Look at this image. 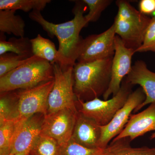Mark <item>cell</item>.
<instances>
[{"instance_id": "52a82bcc", "label": "cell", "mask_w": 155, "mask_h": 155, "mask_svg": "<svg viewBox=\"0 0 155 155\" xmlns=\"http://www.w3.org/2000/svg\"><path fill=\"white\" fill-rule=\"evenodd\" d=\"M53 67L54 82L48 98L47 114L64 109L78 112L74 91L73 67L64 70L57 63Z\"/></svg>"}, {"instance_id": "cb8c5ba5", "label": "cell", "mask_w": 155, "mask_h": 155, "mask_svg": "<svg viewBox=\"0 0 155 155\" xmlns=\"http://www.w3.org/2000/svg\"><path fill=\"white\" fill-rule=\"evenodd\" d=\"M61 147L62 155H102L104 150L86 147L78 144L71 139Z\"/></svg>"}, {"instance_id": "7402d4cb", "label": "cell", "mask_w": 155, "mask_h": 155, "mask_svg": "<svg viewBox=\"0 0 155 155\" xmlns=\"http://www.w3.org/2000/svg\"><path fill=\"white\" fill-rule=\"evenodd\" d=\"M29 155H62L61 147L54 139L43 134L37 139Z\"/></svg>"}, {"instance_id": "83f0119b", "label": "cell", "mask_w": 155, "mask_h": 155, "mask_svg": "<svg viewBox=\"0 0 155 155\" xmlns=\"http://www.w3.org/2000/svg\"><path fill=\"white\" fill-rule=\"evenodd\" d=\"M140 11L143 14H153L155 12V0H141L139 4Z\"/></svg>"}, {"instance_id": "d4e9b609", "label": "cell", "mask_w": 155, "mask_h": 155, "mask_svg": "<svg viewBox=\"0 0 155 155\" xmlns=\"http://www.w3.org/2000/svg\"><path fill=\"white\" fill-rule=\"evenodd\" d=\"M82 1L88 8V13L84 16L88 23L96 22L98 20L103 11L112 2V1L110 0H83Z\"/></svg>"}, {"instance_id": "7c38bea8", "label": "cell", "mask_w": 155, "mask_h": 155, "mask_svg": "<svg viewBox=\"0 0 155 155\" xmlns=\"http://www.w3.org/2000/svg\"><path fill=\"white\" fill-rule=\"evenodd\" d=\"M44 116L45 115L41 114H35L20 121L10 154L29 153L41 133Z\"/></svg>"}, {"instance_id": "f546056e", "label": "cell", "mask_w": 155, "mask_h": 155, "mask_svg": "<svg viewBox=\"0 0 155 155\" xmlns=\"http://www.w3.org/2000/svg\"><path fill=\"white\" fill-rule=\"evenodd\" d=\"M155 138V132L153 134L151 135L150 137V139L152 140L153 139Z\"/></svg>"}, {"instance_id": "7a4b0ae2", "label": "cell", "mask_w": 155, "mask_h": 155, "mask_svg": "<svg viewBox=\"0 0 155 155\" xmlns=\"http://www.w3.org/2000/svg\"><path fill=\"white\" fill-rule=\"evenodd\" d=\"M113 59L76 63L73 67L74 91L78 101H87L104 95L110 82Z\"/></svg>"}, {"instance_id": "ac0fdd59", "label": "cell", "mask_w": 155, "mask_h": 155, "mask_svg": "<svg viewBox=\"0 0 155 155\" xmlns=\"http://www.w3.org/2000/svg\"><path fill=\"white\" fill-rule=\"evenodd\" d=\"M130 142L127 138L112 141L103 150L102 155H155V147H132Z\"/></svg>"}, {"instance_id": "f1b7e54d", "label": "cell", "mask_w": 155, "mask_h": 155, "mask_svg": "<svg viewBox=\"0 0 155 155\" xmlns=\"http://www.w3.org/2000/svg\"><path fill=\"white\" fill-rule=\"evenodd\" d=\"M9 155H29V153H16L11 154Z\"/></svg>"}, {"instance_id": "6da1fadb", "label": "cell", "mask_w": 155, "mask_h": 155, "mask_svg": "<svg viewBox=\"0 0 155 155\" xmlns=\"http://www.w3.org/2000/svg\"><path fill=\"white\" fill-rule=\"evenodd\" d=\"M75 2L72 10L74 18L60 24L49 22L43 17L41 11H33L29 14L31 20L40 25L50 36H56L58 38L59 47L56 63L64 70L74 67L76 64L83 39L80 35V32L88 24L84 15L85 10L84 3L82 1Z\"/></svg>"}, {"instance_id": "9c48e42d", "label": "cell", "mask_w": 155, "mask_h": 155, "mask_svg": "<svg viewBox=\"0 0 155 155\" xmlns=\"http://www.w3.org/2000/svg\"><path fill=\"white\" fill-rule=\"evenodd\" d=\"M146 95L141 87L132 92L127 101L107 125L101 126V134L98 147L105 149L112 140L119 135L128 122L132 112L144 101Z\"/></svg>"}, {"instance_id": "3957f363", "label": "cell", "mask_w": 155, "mask_h": 155, "mask_svg": "<svg viewBox=\"0 0 155 155\" xmlns=\"http://www.w3.org/2000/svg\"><path fill=\"white\" fill-rule=\"evenodd\" d=\"M54 78L53 65L34 56L26 64L0 77V92L32 88Z\"/></svg>"}, {"instance_id": "4fadbf2b", "label": "cell", "mask_w": 155, "mask_h": 155, "mask_svg": "<svg viewBox=\"0 0 155 155\" xmlns=\"http://www.w3.org/2000/svg\"><path fill=\"white\" fill-rule=\"evenodd\" d=\"M127 84H138L143 90L146 95L144 101L134 111L136 113L149 104L155 103V72L148 69L145 62L141 60L136 61L131 70L124 78Z\"/></svg>"}, {"instance_id": "8992f818", "label": "cell", "mask_w": 155, "mask_h": 155, "mask_svg": "<svg viewBox=\"0 0 155 155\" xmlns=\"http://www.w3.org/2000/svg\"><path fill=\"white\" fill-rule=\"evenodd\" d=\"M132 86L124 79L119 91L110 99L101 100L97 98L86 102L78 100V110L100 126L107 125L125 105L132 92Z\"/></svg>"}, {"instance_id": "4316f807", "label": "cell", "mask_w": 155, "mask_h": 155, "mask_svg": "<svg viewBox=\"0 0 155 155\" xmlns=\"http://www.w3.org/2000/svg\"><path fill=\"white\" fill-rule=\"evenodd\" d=\"M147 51L155 53V17L152 18L145 34L142 45L136 51L135 53Z\"/></svg>"}, {"instance_id": "d6986e66", "label": "cell", "mask_w": 155, "mask_h": 155, "mask_svg": "<svg viewBox=\"0 0 155 155\" xmlns=\"http://www.w3.org/2000/svg\"><path fill=\"white\" fill-rule=\"evenodd\" d=\"M30 41L34 56L48 61L53 65L57 63L58 50L54 43L40 34Z\"/></svg>"}, {"instance_id": "44dd1931", "label": "cell", "mask_w": 155, "mask_h": 155, "mask_svg": "<svg viewBox=\"0 0 155 155\" xmlns=\"http://www.w3.org/2000/svg\"><path fill=\"white\" fill-rule=\"evenodd\" d=\"M21 121L10 120L0 124V155H9Z\"/></svg>"}, {"instance_id": "5bb4252c", "label": "cell", "mask_w": 155, "mask_h": 155, "mask_svg": "<svg viewBox=\"0 0 155 155\" xmlns=\"http://www.w3.org/2000/svg\"><path fill=\"white\" fill-rule=\"evenodd\" d=\"M151 131L155 132V103L140 113L131 114L122 132L112 141L127 138L131 141Z\"/></svg>"}, {"instance_id": "484cf974", "label": "cell", "mask_w": 155, "mask_h": 155, "mask_svg": "<svg viewBox=\"0 0 155 155\" xmlns=\"http://www.w3.org/2000/svg\"><path fill=\"white\" fill-rule=\"evenodd\" d=\"M15 91L1 93L0 124L11 120Z\"/></svg>"}, {"instance_id": "9a60e30c", "label": "cell", "mask_w": 155, "mask_h": 155, "mask_svg": "<svg viewBox=\"0 0 155 155\" xmlns=\"http://www.w3.org/2000/svg\"><path fill=\"white\" fill-rule=\"evenodd\" d=\"M101 134V126L78 112L71 139L86 147L99 148L98 144Z\"/></svg>"}, {"instance_id": "8fae6325", "label": "cell", "mask_w": 155, "mask_h": 155, "mask_svg": "<svg viewBox=\"0 0 155 155\" xmlns=\"http://www.w3.org/2000/svg\"><path fill=\"white\" fill-rule=\"evenodd\" d=\"M134 53V50L126 47L122 39L116 35L110 82L107 90L103 96L104 100L109 99L111 95L114 97L119 91L122 81L131 70V60Z\"/></svg>"}, {"instance_id": "ba28073f", "label": "cell", "mask_w": 155, "mask_h": 155, "mask_svg": "<svg viewBox=\"0 0 155 155\" xmlns=\"http://www.w3.org/2000/svg\"><path fill=\"white\" fill-rule=\"evenodd\" d=\"M116 31L114 24L99 34L82 39L77 61L83 63L113 58L115 52Z\"/></svg>"}, {"instance_id": "277c9868", "label": "cell", "mask_w": 155, "mask_h": 155, "mask_svg": "<svg viewBox=\"0 0 155 155\" xmlns=\"http://www.w3.org/2000/svg\"><path fill=\"white\" fill-rule=\"evenodd\" d=\"M116 4L118 11L114 24L116 35L122 39L126 47L135 53L142 45L152 18L137 10L128 1L118 0Z\"/></svg>"}, {"instance_id": "5b68a950", "label": "cell", "mask_w": 155, "mask_h": 155, "mask_svg": "<svg viewBox=\"0 0 155 155\" xmlns=\"http://www.w3.org/2000/svg\"><path fill=\"white\" fill-rule=\"evenodd\" d=\"M54 82V78L32 88L16 90L11 120L22 121L37 114L46 115L48 98Z\"/></svg>"}, {"instance_id": "30bf717a", "label": "cell", "mask_w": 155, "mask_h": 155, "mask_svg": "<svg viewBox=\"0 0 155 155\" xmlns=\"http://www.w3.org/2000/svg\"><path fill=\"white\" fill-rule=\"evenodd\" d=\"M78 113L64 109L47 114L44 118L41 133L54 139L62 146L72 138Z\"/></svg>"}, {"instance_id": "2e32d148", "label": "cell", "mask_w": 155, "mask_h": 155, "mask_svg": "<svg viewBox=\"0 0 155 155\" xmlns=\"http://www.w3.org/2000/svg\"><path fill=\"white\" fill-rule=\"evenodd\" d=\"M14 10H0L1 33L13 34L18 37H25V21L19 15H15Z\"/></svg>"}, {"instance_id": "603a6c76", "label": "cell", "mask_w": 155, "mask_h": 155, "mask_svg": "<svg viewBox=\"0 0 155 155\" xmlns=\"http://www.w3.org/2000/svg\"><path fill=\"white\" fill-rule=\"evenodd\" d=\"M32 57L27 58L12 53H7L1 55H0V77L26 64L30 61Z\"/></svg>"}, {"instance_id": "ffe728a7", "label": "cell", "mask_w": 155, "mask_h": 155, "mask_svg": "<svg viewBox=\"0 0 155 155\" xmlns=\"http://www.w3.org/2000/svg\"><path fill=\"white\" fill-rule=\"evenodd\" d=\"M51 2V0H0V10L41 11Z\"/></svg>"}, {"instance_id": "e0dca14e", "label": "cell", "mask_w": 155, "mask_h": 155, "mask_svg": "<svg viewBox=\"0 0 155 155\" xmlns=\"http://www.w3.org/2000/svg\"><path fill=\"white\" fill-rule=\"evenodd\" d=\"M11 52L28 58L34 56L30 39L27 37H12L6 40L4 34L1 33L0 55Z\"/></svg>"}]
</instances>
